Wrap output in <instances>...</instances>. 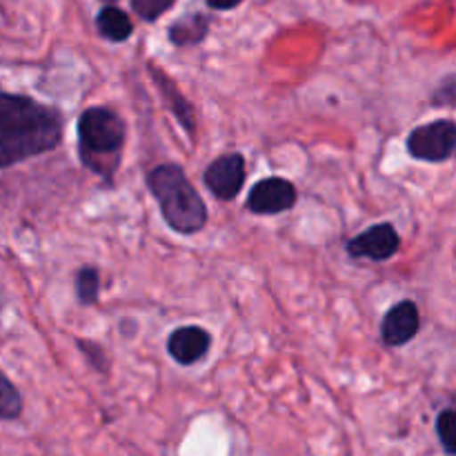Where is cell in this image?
<instances>
[{
  "instance_id": "1",
  "label": "cell",
  "mask_w": 456,
  "mask_h": 456,
  "mask_svg": "<svg viewBox=\"0 0 456 456\" xmlns=\"http://www.w3.org/2000/svg\"><path fill=\"white\" fill-rule=\"evenodd\" d=\"M61 141L58 111L29 96L0 94V169L56 150Z\"/></svg>"
},
{
  "instance_id": "2",
  "label": "cell",
  "mask_w": 456,
  "mask_h": 456,
  "mask_svg": "<svg viewBox=\"0 0 456 456\" xmlns=\"http://www.w3.org/2000/svg\"><path fill=\"white\" fill-rule=\"evenodd\" d=\"M147 187L165 223L178 234H199L208 225V208L178 165L165 163L147 174Z\"/></svg>"
},
{
  "instance_id": "3",
  "label": "cell",
  "mask_w": 456,
  "mask_h": 456,
  "mask_svg": "<svg viewBox=\"0 0 456 456\" xmlns=\"http://www.w3.org/2000/svg\"><path fill=\"white\" fill-rule=\"evenodd\" d=\"M125 123L107 107H89L78 118V154L85 167L98 176H111L120 163Z\"/></svg>"
},
{
  "instance_id": "4",
  "label": "cell",
  "mask_w": 456,
  "mask_h": 456,
  "mask_svg": "<svg viewBox=\"0 0 456 456\" xmlns=\"http://www.w3.org/2000/svg\"><path fill=\"white\" fill-rule=\"evenodd\" d=\"M456 147V125L448 118L432 120L412 129L408 136V151L412 159L426 163H444L450 160Z\"/></svg>"
},
{
  "instance_id": "5",
  "label": "cell",
  "mask_w": 456,
  "mask_h": 456,
  "mask_svg": "<svg viewBox=\"0 0 456 456\" xmlns=\"http://www.w3.org/2000/svg\"><path fill=\"white\" fill-rule=\"evenodd\" d=\"M401 248L399 232L390 223H377L363 234L347 240L346 249L352 258H370V261H390Z\"/></svg>"
},
{
  "instance_id": "6",
  "label": "cell",
  "mask_w": 456,
  "mask_h": 456,
  "mask_svg": "<svg viewBox=\"0 0 456 456\" xmlns=\"http://www.w3.org/2000/svg\"><path fill=\"white\" fill-rule=\"evenodd\" d=\"M205 185L216 199L232 200L240 194L245 183V159L240 154H223L205 169Z\"/></svg>"
},
{
  "instance_id": "7",
  "label": "cell",
  "mask_w": 456,
  "mask_h": 456,
  "mask_svg": "<svg viewBox=\"0 0 456 456\" xmlns=\"http://www.w3.org/2000/svg\"><path fill=\"white\" fill-rule=\"evenodd\" d=\"M297 203V187L285 178H265L256 183L248 196V209L252 214H283Z\"/></svg>"
},
{
  "instance_id": "8",
  "label": "cell",
  "mask_w": 456,
  "mask_h": 456,
  "mask_svg": "<svg viewBox=\"0 0 456 456\" xmlns=\"http://www.w3.org/2000/svg\"><path fill=\"white\" fill-rule=\"evenodd\" d=\"M419 328H421V316H419L417 303L401 301L383 319L381 341L390 347L405 346L417 337Z\"/></svg>"
},
{
  "instance_id": "9",
  "label": "cell",
  "mask_w": 456,
  "mask_h": 456,
  "mask_svg": "<svg viewBox=\"0 0 456 456\" xmlns=\"http://www.w3.org/2000/svg\"><path fill=\"white\" fill-rule=\"evenodd\" d=\"M212 347V337L199 325H185L169 334L167 352L178 365H194L203 359Z\"/></svg>"
},
{
  "instance_id": "10",
  "label": "cell",
  "mask_w": 456,
  "mask_h": 456,
  "mask_svg": "<svg viewBox=\"0 0 456 456\" xmlns=\"http://www.w3.org/2000/svg\"><path fill=\"white\" fill-rule=\"evenodd\" d=\"M150 74H151V78L156 80V85H159L165 102H167V107L172 110V114L178 118V123L185 127V132L190 134V136H194L196 116H194V110H191V105L187 102V98L178 92V87L174 85V80L169 78V76L165 74L159 65H154V62H150Z\"/></svg>"
},
{
  "instance_id": "11",
  "label": "cell",
  "mask_w": 456,
  "mask_h": 456,
  "mask_svg": "<svg viewBox=\"0 0 456 456\" xmlns=\"http://www.w3.org/2000/svg\"><path fill=\"white\" fill-rule=\"evenodd\" d=\"M209 31V18L203 13H185L178 18L176 22L169 25V40L176 47H194V45L203 43L205 36Z\"/></svg>"
},
{
  "instance_id": "12",
  "label": "cell",
  "mask_w": 456,
  "mask_h": 456,
  "mask_svg": "<svg viewBox=\"0 0 456 456\" xmlns=\"http://www.w3.org/2000/svg\"><path fill=\"white\" fill-rule=\"evenodd\" d=\"M96 27H98V34L102 38L111 40V43H123L132 36L134 25L129 20L127 13L118 7H111L107 4L105 9H101V13L96 16Z\"/></svg>"
},
{
  "instance_id": "13",
  "label": "cell",
  "mask_w": 456,
  "mask_h": 456,
  "mask_svg": "<svg viewBox=\"0 0 456 456\" xmlns=\"http://www.w3.org/2000/svg\"><path fill=\"white\" fill-rule=\"evenodd\" d=\"M101 294V274L96 267H83L76 274V297L80 305H94Z\"/></svg>"
},
{
  "instance_id": "14",
  "label": "cell",
  "mask_w": 456,
  "mask_h": 456,
  "mask_svg": "<svg viewBox=\"0 0 456 456\" xmlns=\"http://www.w3.org/2000/svg\"><path fill=\"white\" fill-rule=\"evenodd\" d=\"M22 414V396L12 381L0 372V419L13 421Z\"/></svg>"
},
{
  "instance_id": "15",
  "label": "cell",
  "mask_w": 456,
  "mask_h": 456,
  "mask_svg": "<svg viewBox=\"0 0 456 456\" xmlns=\"http://www.w3.org/2000/svg\"><path fill=\"white\" fill-rule=\"evenodd\" d=\"M454 426H456V417L452 408L441 410L439 417L435 421V430H436V439H439L441 448L448 456L456 454V444H454Z\"/></svg>"
},
{
  "instance_id": "16",
  "label": "cell",
  "mask_w": 456,
  "mask_h": 456,
  "mask_svg": "<svg viewBox=\"0 0 456 456\" xmlns=\"http://www.w3.org/2000/svg\"><path fill=\"white\" fill-rule=\"evenodd\" d=\"M176 0H132V9L142 18V20L151 22L159 20L167 9H172V4Z\"/></svg>"
},
{
  "instance_id": "17",
  "label": "cell",
  "mask_w": 456,
  "mask_h": 456,
  "mask_svg": "<svg viewBox=\"0 0 456 456\" xmlns=\"http://www.w3.org/2000/svg\"><path fill=\"white\" fill-rule=\"evenodd\" d=\"M454 98H456V85H454V76L450 74L448 78L439 85L436 94L432 96V102H435V105L450 107V105H454Z\"/></svg>"
},
{
  "instance_id": "18",
  "label": "cell",
  "mask_w": 456,
  "mask_h": 456,
  "mask_svg": "<svg viewBox=\"0 0 456 456\" xmlns=\"http://www.w3.org/2000/svg\"><path fill=\"white\" fill-rule=\"evenodd\" d=\"M240 3H243V0H208L209 7L218 9V12H227V9H234V7H239Z\"/></svg>"
},
{
  "instance_id": "19",
  "label": "cell",
  "mask_w": 456,
  "mask_h": 456,
  "mask_svg": "<svg viewBox=\"0 0 456 456\" xmlns=\"http://www.w3.org/2000/svg\"><path fill=\"white\" fill-rule=\"evenodd\" d=\"M105 3H116V0H105Z\"/></svg>"
}]
</instances>
